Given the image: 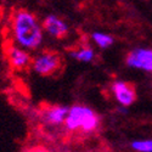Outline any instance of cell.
<instances>
[{
	"label": "cell",
	"mask_w": 152,
	"mask_h": 152,
	"mask_svg": "<svg viewBox=\"0 0 152 152\" xmlns=\"http://www.w3.org/2000/svg\"><path fill=\"white\" fill-rule=\"evenodd\" d=\"M63 124L69 132L93 133L99 126V117L90 107L74 105L68 110V115Z\"/></svg>",
	"instance_id": "7a4b0ae2"
},
{
	"label": "cell",
	"mask_w": 152,
	"mask_h": 152,
	"mask_svg": "<svg viewBox=\"0 0 152 152\" xmlns=\"http://www.w3.org/2000/svg\"><path fill=\"white\" fill-rule=\"evenodd\" d=\"M126 65L152 72V50L148 49H135L126 56Z\"/></svg>",
	"instance_id": "5b68a950"
},
{
	"label": "cell",
	"mask_w": 152,
	"mask_h": 152,
	"mask_svg": "<svg viewBox=\"0 0 152 152\" xmlns=\"http://www.w3.org/2000/svg\"><path fill=\"white\" fill-rule=\"evenodd\" d=\"M61 67V57L53 51H45L35 56L32 61V68L40 75H51Z\"/></svg>",
	"instance_id": "3957f363"
},
{
	"label": "cell",
	"mask_w": 152,
	"mask_h": 152,
	"mask_svg": "<svg viewBox=\"0 0 152 152\" xmlns=\"http://www.w3.org/2000/svg\"><path fill=\"white\" fill-rule=\"evenodd\" d=\"M68 107L55 105V106H49L43 112V119L51 125H58L63 124L66 121V117L68 115Z\"/></svg>",
	"instance_id": "ba28073f"
},
{
	"label": "cell",
	"mask_w": 152,
	"mask_h": 152,
	"mask_svg": "<svg viewBox=\"0 0 152 152\" xmlns=\"http://www.w3.org/2000/svg\"><path fill=\"white\" fill-rule=\"evenodd\" d=\"M11 33L18 46L27 50H35L43 42L44 28L32 12L18 10L11 20Z\"/></svg>",
	"instance_id": "6da1fadb"
},
{
	"label": "cell",
	"mask_w": 152,
	"mask_h": 152,
	"mask_svg": "<svg viewBox=\"0 0 152 152\" xmlns=\"http://www.w3.org/2000/svg\"><path fill=\"white\" fill-rule=\"evenodd\" d=\"M69 55L77 61H80V62H90L94 56H95V53L94 50L89 46H84V48H80V49H75L73 51L69 53Z\"/></svg>",
	"instance_id": "9c48e42d"
},
{
	"label": "cell",
	"mask_w": 152,
	"mask_h": 152,
	"mask_svg": "<svg viewBox=\"0 0 152 152\" xmlns=\"http://www.w3.org/2000/svg\"><path fill=\"white\" fill-rule=\"evenodd\" d=\"M132 147L136 151L141 152H152V140H142V141H134Z\"/></svg>",
	"instance_id": "8fae6325"
},
{
	"label": "cell",
	"mask_w": 152,
	"mask_h": 152,
	"mask_svg": "<svg viewBox=\"0 0 152 152\" xmlns=\"http://www.w3.org/2000/svg\"><path fill=\"white\" fill-rule=\"evenodd\" d=\"M43 28H44V32H46L49 35L56 38V39H62L68 33V26L58 16H55V15H49L44 18Z\"/></svg>",
	"instance_id": "52a82bcc"
},
{
	"label": "cell",
	"mask_w": 152,
	"mask_h": 152,
	"mask_svg": "<svg viewBox=\"0 0 152 152\" xmlns=\"http://www.w3.org/2000/svg\"><path fill=\"white\" fill-rule=\"evenodd\" d=\"M112 93L115 95L116 100L122 105V106H130L134 101H135V90L132 84L117 80L112 84Z\"/></svg>",
	"instance_id": "8992f818"
},
{
	"label": "cell",
	"mask_w": 152,
	"mask_h": 152,
	"mask_svg": "<svg viewBox=\"0 0 152 152\" xmlns=\"http://www.w3.org/2000/svg\"><path fill=\"white\" fill-rule=\"evenodd\" d=\"M93 40L95 42V44L100 48H108L110 45H112L113 43V38L108 34H105V33H100V32H96L93 34Z\"/></svg>",
	"instance_id": "30bf717a"
},
{
	"label": "cell",
	"mask_w": 152,
	"mask_h": 152,
	"mask_svg": "<svg viewBox=\"0 0 152 152\" xmlns=\"http://www.w3.org/2000/svg\"><path fill=\"white\" fill-rule=\"evenodd\" d=\"M7 60L10 66L14 69H26L32 66L33 58L28 54L27 49H23L18 45H11L7 49Z\"/></svg>",
	"instance_id": "277c9868"
}]
</instances>
